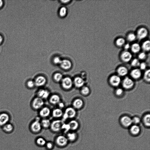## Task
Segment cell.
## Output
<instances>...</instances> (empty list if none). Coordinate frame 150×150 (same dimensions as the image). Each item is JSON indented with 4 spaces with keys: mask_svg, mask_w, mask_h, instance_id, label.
<instances>
[{
    "mask_svg": "<svg viewBox=\"0 0 150 150\" xmlns=\"http://www.w3.org/2000/svg\"><path fill=\"white\" fill-rule=\"evenodd\" d=\"M54 142L55 145L60 148L66 147L69 143L64 134H59L57 136L54 138Z\"/></svg>",
    "mask_w": 150,
    "mask_h": 150,
    "instance_id": "6da1fadb",
    "label": "cell"
},
{
    "mask_svg": "<svg viewBox=\"0 0 150 150\" xmlns=\"http://www.w3.org/2000/svg\"><path fill=\"white\" fill-rule=\"evenodd\" d=\"M63 122L59 120H56L51 122L50 129L51 131L54 133L61 132V128Z\"/></svg>",
    "mask_w": 150,
    "mask_h": 150,
    "instance_id": "7a4b0ae2",
    "label": "cell"
},
{
    "mask_svg": "<svg viewBox=\"0 0 150 150\" xmlns=\"http://www.w3.org/2000/svg\"><path fill=\"white\" fill-rule=\"evenodd\" d=\"M42 129L40 122L38 118L33 121L31 123L30 126V131L34 134H38L40 133Z\"/></svg>",
    "mask_w": 150,
    "mask_h": 150,
    "instance_id": "3957f363",
    "label": "cell"
},
{
    "mask_svg": "<svg viewBox=\"0 0 150 150\" xmlns=\"http://www.w3.org/2000/svg\"><path fill=\"white\" fill-rule=\"evenodd\" d=\"M76 115L75 109L73 107H69L66 109L62 116L63 120H66L68 118L72 119L74 118Z\"/></svg>",
    "mask_w": 150,
    "mask_h": 150,
    "instance_id": "277c9868",
    "label": "cell"
},
{
    "mask_svg": "<svg viewBox=\"0 0 150 150\" xmlns=\"http://www.w3.org/2000/svg\"><path fill=\"white\" fill-rule=\"evenodd\" d=\"M61 82L62 88L66 90L71 89L73 85V80L68 76L63 78Z\"/></svg>",
    "mask_w": 150,
    "mask_h": 150,
    "instance_id": "5b68a950",
    "label": "cell"
},
{
    "mask_svg": "<svg viewBox=\"0 0 150 150\" xmlns=\"http://www.w3.org/2000/svg\"><path fill=\"white\" fill-rule=\"evenodd\" d=\"M148 34V31L145 27H141L137 30L136 35L137 38L141 40L145 38Z\"/></svg>",
    "mask_w": 150,
    "mask_h": 150,
    "instance_id": "8992f818",
    "label": "cell"
},
{
    "mask_svg": "<svg viewBox=\"0 0 150 150\" xmlns=\"http://www.w3.org/2000/svg\"><path fill=\"white\" fill-rule=\"evenodd\" d=\"M44 103L43 99L38 97H35L33 99L32 103V106L34 109L36 110H38L42 108Z\"/></svg>",
    "mask_w": 150,
    "mask_h": 150,
    "instance_id": "52a82bcc",
    "label": "cell"
},
{
    "mask_svg": "<svg viewBox=\"0 0 150 150\" xmlns=\"http://www.w3.org/2000/svg\"><path fill=\"white\" fill-rule=\"evenodd\" d=\"M120 57L121 60L124 62H129L132 58V53L128 50H124L120 54Z\"/></svg>",
    "mask_w": 150,
    "mask_h": 150,
    "instance_id": "ba28073f",
    "label": "cell"
},
{
    "mask_svg": "<svg viewBox=\"0 0 150 150\" xmlns=\"http://www.w3.org/2000/svg\"><path fill=\"white\" fill-rule=\"evenodd\" d=\"M69 142L74 143L76 141L78 138L76 132L70 131L65 134Z\"/></svg>",
    "mask_w": 150,
    "mask_h": 150,
    "instance_id": "9c48e42d",
    "label": "cell"
},
{
    "mask_svg": "<svg viewBox=\"0 0 150 150\" xmlns=\"http://www.w3.org/2000/svg\"><path fill=\"white\" fill-rule=\"evenodd\" d=\"M10 116L6 112L0 113V126L3 127L8 123L10 120Z\"/></svg>",
    "mask_w": 150,
    "mask_h": 150,
    "instance_id": "30bf717a",
    "label": "cell"
},
{
    "mask_svg": "<svg viewBox=\"0 0 150 150\" xmlns=\"http://www.w3.org/2000/svg\"><path fill=\"white\" fill-rule=\"evenodd\" d=\"M134 85V82L133 80L128 77L125 78L122 81L123 87L126 89L132 88Z\"/></svg>",
    "mask_w": 150,
    "mask_h": 150,
    "instance_id": "8fae6325",
    "label": "cell"
},
{
    "mask_svg": "<svg viewBox=\"0 0 150 150\" xmlns=\"http://www.w3.org/2000/svg\"><path fill=\"white\" fill-rule=\"evenodd\" d=\"M34 82L35 86L40 87L45 85L47 82V79L45 77L40 75L36 77Z\"/></svg>",
    "mask_w": 150,
    "mask_h": 150,
    "instance_id": "7c38bea8",
    "label": "cell"
},
{
    "mask_svg": "<svg viewBox=\"0 0 150 150\" xmlns=\"http://www.w3.org/2000/svg\"><path fill=\"white\" fill-rule=\"evenodd\" d=\"M109 81L112 86L116 87L118 86L120 83L121 79L118 75H114L111 76Z\"/></svg>",
    "mask_w": 150,
    "mask_h": 150,
    "instance_id": "4fadbf2b",
    "label": "cell"
},
{
    "mask_svg": "<svg viewBox=\"0 0 150 150\" xmlns=\"http://www.w3.org/2000/svg\"><path fill=\"white\" fill-rule=\"evenodd\" d=\"M120 122L123 127H126L131 126L132 123V119L127 116L122 117L120 119Z\"/></svg>",
    "mask_w": 150,
    "mask_h": 150,
    "instance_id": "5bb4252c",
    "label": "cell"
},
{
    "mask_svg": "<svg viewBox=\"0 0 150 150\" xmlns=\"http://www.w3.org/2000/svg\"><path fill=\"white\" fill-rule=\"evenodd\" d=\"M73 84L77 88H79L83 86L85 83L83 79L80 76H76L73 80Z\"/></svg>",
    "mask_w": 150,
    "mask_h": 150,
    "instance_id": "9a60e30c",
    "label": "cell"
},
{
    "mask_svg": "<svg viewBox=\"0 0 150 150\" xmlns=\"http://www.w3.org/2000/svg\"><path fill=\"white\" fill-rule=\"evenodd\" d=\"M68 123L69 125L70 131L76 132L79 128V123L76 120H71Z\"/></svg>",
    "mask_w": 150,
    "mask_h": 150,
    "instance_id": "2e32d148",
    "label": "cell"
},
{
    "mask_svg": "<svg viewBox=\"0 0 150 150\" xmlns=\"http://www.w3.org/2000/svg\"><path fill=\"white\" fill-rule=\"evenodd\" d=\"M73 108L75 109L81 108L83 105V102L81 98H77L75 99L72 102Z\"/></svg>",
    "mask_w": 150,
    "mask_h": 150,
    "instance_id": "e0dca14e",
    "label": "cell"
},
{
    "mask_svg": "<svg viewBox=\"0 0 150 150\" xmlns=\"http://www.w3.org/2000/svg\"><path fill=\"white\" fill-rule=\"evenodd\" d=\"M50 94V92L47 90L41 89L37 92L38 97L43 99H46L48 97Z\"/></svg>",
    "mask_w": 150,
    "mask_h": 150,
    "instance_id": "ac0fdd59",
    "label": "cell"
},
{
    "mask_svg": "<svg viewBox=\"0 0 150 150\" xmlns=\"http://www.w3.org/2000/svg\"><path fill=\"white\" fill-rule=\"evenodd\" d=\"M61 68L65 70H68L71 68L72 66L71 62L68 60L64 59L61 60L60 63Z\"/></svg>",
    "mask_w": 150,
    "mask_h": 150,
    "instance_id": "d6986e66",
    "label": "cell"
},
{
    "mask_svg": "<svg viewBox=\"0 0 150 150\" xmlns=\"http://www.w3.org/2000/svg\"><path fill=\"white\" fill-rule=\"evenodd\" d=\"M50 113V110L47 107H45L42 108L39 111L40 116L43 118H46L48 117Z\"/></svg>",
    "mask_w": 150,
    "mask_h": 150,
    "instance_id": "ffe728a7",
    "label": "cell"
},
{
    "mask_svg": "<svg viewBox=\"0 0 150 150\" xmlns=\"http://www.w3.org/2000/svg\"><path fill=\"white\" fill-rule=\"evenodd\" d=\"M131 76L134 79H138L142 75V73L140 69L135 68L132 70L130 73Z\"/></svg>",
    "mask_w": 150,
    "mask_h": 150,
    "instance_id": "44dd1931",
    "label": "cell"
},
{
    "mask_svg": "<svg viewBox=\"0 0 150 150\" xmlns=\"http://www.w3.org/2000/svg\"><path fill=\"white\" fill-rule=\"evenodd\" d=\"M60 97L57 94L52 95L49 98V102L53 105L58 104L60 102Z\"/></svg>",
    "mask_w": 150,
    "mask_h": 150,
    "instance_id": "7402d4cb",
    "label": "cell"
},
{
    "mask_svg": "<svg viewBox=\"0 0 150 150\" xmlns=\"http://www.w3.org/2000/svg\"><path fill=\"white\" fill-rule=\"evenodd\" d=\"M47 142L44 138L41 137H37L35 141L36 144L37 146L40 147L45 146Z\"/></svg>",
    "mask_w": 150,
    "mask_h": 150,
    "instance_id": "603a6c76",
    "label": "cell"
},
{
    "mask_svg": "<svg viewBox=\"0 0 150 150\" xmlns=\"http://www.w3.org/2000/svg\"><path fill=\"white\" fill-rule=\"evenodd\" d=\"M129 131L132 134L136 135L140 133V128L138 125H134L131 126Z\"/></svg>",
    "mask_w": 150,
    "mask_h": 150,
    "instance_id": "cb8c5ba5",
    "label": "cell"
},
{
    "mask_svg": "<svg viewBox=\"0 0 150 150\" xmlns=\"http://www.w3.org/2000/svg\"><path fill=\"white\" fill-rule=\"evenodd\" d=\"M117 72L119 76H124L127 74L128 70L126 67L121 66L117 68Z\"/></svg>",
    "mask_w": 150,
    "mask_h": 150,
    "instance_id": "d4e9b609",
    "label": "cell"
},
{
    "mask_svg": "<svg viewBox=\"0 0 150 150\" xmlns=\"http://www.w3.org/2000/svg\"><path fill=\"white\" fill-rule=\"evenodd\" d=\"M63 114L62 110L59 108H57L54 109L52 112V116L55 118L60 117L62 116Z\"/></svg>",
    "mask_w": 150,
    "mask_h": 150,
    "instance_id": "484cf974",
    "label": "cell"
},
{
    "mask_svg": "<svg viewBox=\"0 0 150 150\" xmlns=\"http://www.w3.org/2000/svg\"><path fill=\"white\" fill-rule=\"evenodd\" d=\"M132 52L134 54L137 53L139 52L141 49V46L137 43H134L130 46Z\"/></svg>",
    "mask_w": 150,
    "mask_h": 150,
    "instance_id": "4316f807",
    "label": "cell"
},
{
    "mask_svg": "<svg viewBox=\"0 0 150 150\" xmlns=\"http://www.w3.org/2000/svg\"><path fill=\"white\" fill-rule=\"evenodd\" d=\"M40 122L42 128L45 129L50 128L51 122L49 119L44 118Z\"/></svg>",
    "mask_w": 150,
    "mask_h": 150,
    "instance_id": "83f0119b",
    "label": "cell"
},
{
    "mask_svg": "<svg viewBox=\"0 0 150 150\" xmlns=\"http://www.w3.org/2000/svg\"><path fill=\"white\" fill-rule=\"evenodd\" d=\"M141 48L144 51V52H148L150 49V41L149 40H146L142 43L141 46Z\"/></svg>",
    "mask_w": 150,
    "mask_h": 150,
    "instance_id": "f1b7e54d",
    "label": "cell"
},
{
    "mask_svg": "<svg viewBox=\"0 0 150 150\" xmlns=\"http://www.w3.org/2000/svg\"><path fill=\"white\" fill-rule=\"evenodd\" d=\"M115 45L118 47H123L125 43V40L123 38L120 37L117 38L115 41Z\"/></svg>",
    "mask_w": 150,
    "mask_h": 150,
    "instance_id": "f546056e",
    "label": "cell"
},
{
    "mask_svg": "<svg viewBox=\"0 0 150 150\" xmlns=\"http://www.w3.org/2000/svg\"><path fill=\"white\" fill-rule=\"evenodd\" d=\"M3 130L7 133H10L13 129V125L10 123H8L2 127Z\"/></svg>",
    "mask_w": 150,
    "mask_h": 150,
    "instance_id": "4dcf8cb0",
    "label": "cell"
},
{
    "mask_svg": "<svg viewBox=\"0 0 150 150\" xmlns=\"http://www.w3.org/2000/svg\"><path fill=\"white\" fill-rule=\"evenodd\" d=\"M63 78L62 74L60 72L54 73L53 76L54 80L57 82H61Z\"/></svg>",
    "mask_w": 150,
    "mask_h": 150,
    "instance_id": "1f68e13d",
    "label": "cell"
},
{
    "mask_svg": "<svg viewBox=\"0 0 150 150\" xmlns=\"http://www.w3.org/2000/svg\"><path fill=\"white\" fill-rule=\"evenodd\" d=\"M144 124L147 127H149L150 125V115L149 114L146 115L143 118Z\"/></svg>",
    "mask_w": 150,
    "mask_h": 150,
    "instance_id": "d6a6232c",
    "label": "cell"
},
{
    "mask_svg": "<svg viewBox=\"0 0 150 150\" xmlns=\"http://www.w3.org/2000/svg\"><path fill=\"white\" fill-rule=\"evenodd\" d=\"M136 38V35L132 32L129 33L127 35V40L129 42H132L134 41Z\"/></svg>",
    "mask_w": 150,
    "mask_h": 150,
    "instance_id": "836d02e7",
    "label": "cell"
},
{
    "mask_svg": "<svg viewBox=\"0 0 150 150\" xmlns=\"http://www.w3.org/2000/svg\"><path fill=\"white\" fill-rule=\"evenodd\" d=\"M70 131V128L68 124L63 123L62 127L61 132H63L65 134Z\"/></svg>",
    "mask_w": 150,
    "mask_h": 150,
    "instance_id": "e575fe53",
    "label": "cell"
},
{
    "mask_svg": "<svg viewBox=\"0 0 150 150\" xmlns=\"http://www.w3.org/2000/svg\"><path fill=\"white\" fill-rule=\"evenodd\" d=\"M55 145L54 142L51 141H47L44 147L47 150H52Z\"/></svg>",
    "mask_w": 150,
    "mask_h": 150,
    "instance_id": "d590c367",
    "label": "cell"
},
{
    "mask_svg": "<svg viewBox=\"0 0 150 150\" xmlns=\"http://www.w3.org/2000/svg\"><path fill=\"white\" fill-rule=\"evenodd\" d=\"M81 93L83 95L86 96L88 95L90 92L89 88L86 86H83L81 88Z\"/></svg>",
    "mask_w": 150,
    "mask_h": 150,
    "instance_id": "8d00e7d4",
    "label": "cell"
},
{
    "mask_svg": "<svg viewBox=\"0 0 150 150\" xmlns=\"http://www.w3.org/2000/svg\"><path fill=\"white\" fill-rule=\"evenodd\" d=\"M144 80L147 82H149L150 81V70L149 69L146 70L144 74Z\"/></svg>",
    "mask_w": 150,
    "mask_h": 150,
    "instance_id": "74e56055",
    "label": "cell"
},
{
    "mask_svg": "<svg viewBox=\"0 0 150 150\" xmlns=\"http://www.w3.org/2000/svg\"><path fill=\"white\" fill-rule=\"evenodd\" d=\"M140 62L139 59L137 58H134L131 61V65L134 67H137L139 66Z\"/></svg>",
    "mask_w": 150,
    "mask_h": 150,
    "instance_id": "f35d334b",
    "label": "cell"
},
{
    "mask_svg": "<svg viewBox=\"0 0 150 150\" xmlns=\"http://www.w3.org/2000/svg\"><path fill=\"white\" fill-rule=\"evenodd\" d=\"M67 13V9L66 8L64 7H61L59 12V15L61 17L65 16Z\"/></svg>",
    "mask_w": 150,
    "mask_h": 150,
    "instance_id": "ab89813d",
    "label": "cell"
},
{
    "mask_svg": "<svg viewBox=\"0 0 150 150\" xmlns=\"http://www.w3.org/2000/svg\"><path fill=\"white\" fill-rule=\"evenodd\" d=\"M147 57L146 52H140L138 55V59L141 60L145 59Z\"/></svg>",
    "mask_w": 150,
    "mask_h": 150,
    "instance_id": "60d3db41",
    "label": "cell"
},
{
    "mask_svg": "<svg viewBox=\"0 0 150 150\" xmlns=\"http://www.w3.org/2000/svg\"><path fill=\"white\" fill-rule=\"evenodd\" d=\"M26 84L27 87L30 88H33L35 86L34 81L32 80L28 81L26 83Z\"/></svg>",
    "mask_w": 150,
    "mask_h": 150,
    "instance_id": "b9f144b4",
    "label": "cell"
},
{
    "mask_svg": "<svg viewBox=\"0 0 150 150\" xmlns=\"http://www.w3.org/2000/svg\"><path fill=\"white\" fill-rule=\"evenodd\" d=\"M132 123H134V125H137L140 122V118L137 116L134 117L132 119Z\"/></svg>",
    "mask_w": 150,
    "mask_h": 150,
    "instance_id": "7bdbcfd3",
    "label": "cell"
},
{
    "mask_svg": "<svg viewBox=\"0 0 150 150\" xmlns=\"http://www.w3.org/2000/svg\"><path fill=\"white\" fill-rule=\"evenodd\" d=\"M124 91L121 88H117L115 91L116 95L118 96H120L123 93Z\"/></svg>",
    "mask_w": 150,
    "mask_h": 150,
    "instance_id": "ee69618b",
    "label": "cell"
},
{
    "mask_svg": "<svg viewBox=\"0 0 150 150\" xmlns=\"http://www.w3.org/2000/svg\"><path fill=\"white\" fill-rule=\"evenodd\" d=\"M139 66L141 70H144L146 68V64L145 62H142L140 63Z\"/></svg>",
    "mask_w": 150,
    "mask_h": 150,
    "instance_id": "f6af8a7d",
    "label": "cell"
},
{
    "mask_svg": "<svg viewBox=\"0 0 150 150\" xmlns=\"http://www.w3.org/2000/svg\"><path fill=\"white\" fill-rule=\"evenodd\" d=\"M61 61L60 58L58 57H55L53 60L54 63L56 64H60Z\"/></svg>",
    "mask_w": 150,
    "mask_h": 150,
    "instance_id": "bcb514c9",
    "label": "cell"
},
{
    "mask_svg": "<svg viewBox=\"0 0 150 150\" xmlns=\"http://www.w3.org/2000/svg\"><path fill=\"white\" fill-rule=\"evenodd\" d=\"M130 46L131 45L129 43H125L123 47L125 50H127L129 49L130 48Z\"/></svg>",
    "mask_w": 150,
    "mask_h": 150,
    "instance_id": "7dc6e473",
    "label": "cell"
},
{
    "mask_svg": "<svg viewBox=\"0 0 150 150\" xmlns=\"http://www.w3.org/2000/svg\"><path fill=\"white\" fill-rule=\"evenodd\" d=\"M58 106L60 109L63 108L64 106V103L62 102H60L58 104Z\"/></svg>",
    "mask_w": 150,
    "mask_h": 150,
    "instance_id": "c3c4849f",
    "label": "cell"
},
{
    "mask_svg": "<svg viewBox=\"0 0 150 150\" xmlns=\"http://www.w3.org/2000/svg\"><path fill=\"white\" fill-rule=\"evenodd\" d=\"M60 1L63 4H67L68 2L70 1V0H66V1L62 0Z\"/></svg>",
    "mask_w": 150,
    "mask_h": 150,
    "instance_id": "681fc988",
    "label": "cell"
},
{
    "mask_svg": "<svg viewBox=\"0 0 150 150\" xmlns=\"http://www.w3.org/2000/svg\"><path fill=\"white\" fill-rule=\"evenodd\" d=\"M3 40V38L0 35V44L1 42Z\"/></svg>",
    "mask_w": 150,
    "mask_h": 150,
    "instance_id": "f907efd6",
    "label": "cell"
},
{
    "mask_svg": "<svg viewBox=\"0 0 150 150\" xmlns=\"http://www.w3.org/2000/svg\"><path fill=\"white\" fill-rule=\"evenodd\" d=\"M3 3L2 1L1 0H0V7L2 6Z\"/></svg>",
    "mask_w": 150,
    "mask_h": 150,
    "instance_id": "816d5d0a",
    "label": "cell"
}]
</instances>
